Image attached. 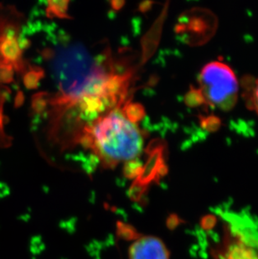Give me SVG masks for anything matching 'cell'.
I'll use <instances>...</instances> for the list:
<instances>
[{
  "label": "cell",
  "mask_w": 258,
  "mask_h": 259,
  "mask_svg": "<svg viewBox=\"0 0 258 259\" xmlns=\"http://www.w3.org/2000/svg\"><path fill=\"white\" fill-rule=\"evenodd\" d=\"M220 120L216 117H209L203 120L202 124L204 127H206L207 130L210 131H214L220 126Z\"/></svg>",
  "instance_id": "cell-16"
},
{
  "label": "cell",
  "mask_w": 258,
  "mask_h": 259,
  "mask_svg": "<svg viewBox=\"0 0 258 259\" xmlns=\"http://www.w3.org/2000/svg\"><path fill=\"white\" fill-rule=\"evenodd\" d=\"M227 259H258L257 255L244 245L232 246L228 250Z\"/></svg>",
  "instance_id": "cell-10"
},
{
  "label": "cell",
  "mask_w": 258,
  "mask_h": 259,
  "mask_svg": "<svg viewBox=\"0 0 258 259\" xmlns=\"http://www.w3.org/2000/svg\"><path fill=\"white\" fill-rule=\"evenodd\" d=\"M23 15L13 6H0V41L17 38L21 32Z\"/></svg>",
  "instance_id": "cell-5"
},
{
  "label": "cell",
  "mask_w": 258,
  "mask_h": 259,
  "mask_svg": "<svg viewBox=\"0 0 258 259\" xmlns=\"http://www.w3.org/2000/svg\"><path fill=\"white\" fill-rule=\"evenodd\" d=\"M15 70L12 65L5 61H0V83H12L14 81Z\"/></svg>",
  "instance_id": "cell-15"
},
{
  "label": "cell",
  "mask_w": 258,
  "mask_h": 259,
  "mask_svg": "<svg viewBox=\"0 0 258 259\" xmlns=\"http://www.w3.org/2000/svg\"><path fill=\"white\" fill-rule=\"evenodd\" d=\"M70 1H48L47 2V17L50 19L59 18V19H66L71 20L73 18L70 16L67 13Z\"/></svg>",
  "instance_id": "cell-7"
},
{
  "label": "cell",
  "mask_w": 258,
  "mask_h": 259,
  "mask_svg": "<svg viewBox=\"0 0 258 259\" xmlns=\"http://www.w3.org/2000/svg\"><path fill=\"white\" fill-rule=\"evenodd\" d=\"M48 93H38L33 95L31 98V108L35 115H41L47 110L48 106Z\"/></svg>",
  "instance_id": "cell-11"
},
{
  "label": "cell",
  "mask_w": 258,
  "mask_h": 259,
  "mask_svg": "<svg viewBox=\"0 0 258 259\" xmlns=\"http://www.w3.org/2000/svg\"><path fill=\"white\" fill-rule=\"evenodd\" d=\"M122 113L131 123H137L144 119L146 116V112L144 106L138 103H131L128 101L122 108Z\"/></svg>",
  "instance_id": "cell-9"
},
{
  "label": "cell",
  "mask_w": 258,
  "mask_h": 259,
  "mask_svg": "<svg viewBox=\"0 0 258 259\" xmlns=\"http://www.w3.org/2000/svg\"><path fill=\"white\" fill-rule=\"evenodd\" d=\"M25 95H24V93H23L22 91L18 90L17 93H16V96H15V108H20L24 105V103H25Z\"/></svg>",
  "instance_id": "cell-17"
},
{
  "label": "cell",
  "mask_w": 258,
  "mask_h": 259,
  "mask_svg": "<svg viewBox=\"0 0 258 259\" xmlns=\"http://www.w3.org/2000/svg\"><path fill=\"white\" fill-rule=\"evenodd\" d=\"M165 149L166 144L163 140H154L149 143L145 150L149 159L143 167L141 175L137 178L136 182L142 186H146L151 181L160 177L161 169L165 165Z\"/></svg>",
  "instance_id": "cell-3"
},
{
  "label": "cell",
  "mask_w": 258,
  "mask_h": 259,
  "mask_svg": "<svg viewBox=\"0 0 258 259\" xmlns=\"http://www.w3.org/2000/svg\"><path fill=\"white\" fill-rule=\"evenodd\" d=\"M41 56L45 60L50 61L55 57V51L51 48H45L41 52Z\"/></svg>",
  "instance_id": "cell-19"
},
{
  "label": "cell",
  "mask_w": 258,
  "mask_h": 259,
  "mask_svg": "<svg viewBox=\"0 0 258 259\" xmlns=\"http://www.w3.org/2000/svg\"><path fill=\"white\" fill-rule=\"evenodd\" d=\"M0 61L11 64L14 70L22 63V51L18 45L17 38H7L0 41Z\"/></svg>",
  "instance_id": "cell-6"
},
{
  "label": "cell",
  "mask_w": 258,
  "mask_h": 259,
  "mask_svg": "<svg viewBox=\"0 0 258 259\" xmlns=\"http://www.w3.org/2000/svg\"><path fill=\"white\" fill-rule=\"evenodd\" d=\"M44 76L45 71L41 67L32 66L29 65L23 76V82L26 89L33 90L38 88L39 81L42 78H44Z\"/></svg>",
  "instance_id": "cell-8"
},
{
  "label": "cell",
  "mask_w": 258,
  "mask_h": 259,
  "mask_svg": "<svg viewBox=\"0 0 258 259\" xmlns=\"http://www.w3.org/2000/svg\"><path fill=\"white\" fill-rule=\"evenodd\" d=\"M200 92L205 102L221 110L235 107L238 95V81L232 68L221 61L205 65L200 74Z\"/></svg>",
  "instance_id": "cell-2"
},
{
  "label": "cell",
  "mask_w": 258,
  "mask_h": 259,
  "mask_svg": "<svg viewBox=\"0 0 258 259\" xmlns=\"http://www.w3.org/2000/svg\"><path fill=\"white\" fill-rule=\"evenodd\" d=\"M143 167V163L139 159H130L125 162L123 175L126 178H136L141 175Z\"/></svg>",
  "instance_id": "cell-12"
},
{
  "label": "cell",
  "mask_w": 258,
  "mask_h": 259,
  "mask_svg": "<svg viewBox=\"0 0 258 259\" xmlns=\"http://www.w3.org/2000/svg\"><path fill=\"white\" fill-rule=\"evenodd\" d=\"M154 3L152 2V1H145V2H142L139 6V12L143 13V14H145V13L148 12L149 10L152 9V5H154Z\"/></svg>",
  "instance_id": "cell-18"
},
{
  "label": "cell",
  "mask_w": 258,
  "mask_h": 259,
  "mask_svg": "<svg viewBox=\"0 0 258 259\" xmlns=\"http://www.w3.org/2000/svg\"><path fill=\"white\" fill-rule=\"evenodd\" d=\"M111 7L113 10H120L125 5V1H119V0H113L110 2Z\"/></svg>",
  "instance_id": "cell-20"
},
{
  "label": "cell",
  "mask_w": 258,
  "mask_h": 259,
  "mask_svg": "<svg viewBox=\"0 0 258 259\" xmlns=\"http://www.w3.org/2000/svg\"><path fill=\"white\" fill-rule=\"evenodd\" d=\"M129 259H168V250L159 238L142 237L129 247Z\"/></svg>",
  "instance_id": "cell-4"
},
{
  "label": "cell",
  "mask_w": 258,
  "mask_h": 259,
  "mask_svg": "<svg viewBox=\"0 0 258 259\" xmlns=\"http://www.w3.org/2000/svg\"><path fill=\"white\" fill-rule=\"evenodd\" d=\"M185 103L190 108H195L205 103V100L200 89L191 88L189 93L185 95Z\"/></svg>",
  "instance_id": "cell-14"
},
{
  "label": "cell",
  "mask_w": 258,
  "mask_h": 259,
  "mask_svg": "<svg viewBox=\"0 0 258 259\" xmlns=\"http://www.w3.org/2000/svg\"><path fill=\"white\" fill-rule=\"evenodd\" d=\"M245 97L249 108H254L258 114V79L251 82L250 88H245Z\"/></svg>",
  "instance_id": "cell-13"
},
{
  "label": "cell",
  "mask_w": 258,
  "mask_h": 259,
  "mask_svg": "<svg viewBox=\"0 0 258 259\" xmlns=\"http://www.w3.org/2000/svg\"><path fill=\"white\" fill-rule=\"evenodd\" d=\"M84 130L93 135V151L105 168H113L121 160L133 159L141 151V134L117 109Z\"/></svg>",
  "instance_id": "cell-1"
}]
</instances>
